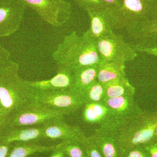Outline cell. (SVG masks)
I'll return each instance as SVG.
<instances>
[{
	"mask_svg": "<svg viewBox=\"0 0 157 157\" xmlns=\"http://www.w3.org/2000/svg\"><path fill=\"white\" fill-rule=\"evenodd\" d=\"M105 103L117 120L121 123L129 120L142 111L133 96L107 98Z\"/></svg>",
	"mask_w": 157,
	"mask_h": 157,
	"instance_id": "2e32d148",
	"label": "cell"
},
{
	"mask_svg": "<svg viewBox=\"0 0 157 157\" xmlns=\"http://www.w3.org/2000/svg\"><path fill=\"white\" fill-rule=\"evenodd\" d=\"M26 87L30 100L66 115L75 112L85 104L82 95L73 89L38 90Z\"/></svg>",
	"mask_w": 157,
	"mask_h": 157,
	"instance_id": "277c9868",
	"label": "cell"
},
{
	"mask_svg": "<svg viewBox=\"0 0 157 157\" xmlns=\"http://www.w3.org/2000/svg\"><path fill=\"white\" fill-rule=\"evenodd\" d=\"M82 118L86 123L101 126L112 124L118 121L106 103H85L83 105Z\"/></svg>",
	"mask_w": 157,
	"mask_h": 157,
	"instance_id": "9a60e30c",
	"label": "cell"
},
{
	"mask_svg": "<svg viewBox=\"0 0 157 157\" xmlns=\"http://www.w3.org/2000/svg\"><path fill=\"white\" fill-rule=\"evenodd\" d=\"M14 63L11 60L9 51L0 43V80L11 70Z\"/></svg>",
	"mask_w": 157,
	"mask_h": 157,
	"instance_id": "cb8c5ba5",
	"label": "cell"
},
{
	"mask_svg": "<svg viewBox=\"0 0 157 157\" xmlns=\"http://www.w3.org/2000/svg\"><path fill=\"white\" fill-rule=\"evenodd\" d=\"M150 157H157V138L143 145Z\"/></svg>",
	"mask_w": 157,
	"mask_h": 157,
	"instance_id": "f1b7e54d",
	"label": "cell"
},
{
	"mask_svg": "<svg viewBox=\"0 0 157 157\" xmlns=\"http://www.w3.org/2000/svg\"><path fill=\"white\" fill-rule=\"evenodd\" d=\"M157 112L142 111L136 116L119 124L117 134L122 152L143 146L155 139Z\"/></svg>",
	"mask_w": 157,
	"mask_h": 157,
	"instance_id": "7a4b0ae2",
	"label": "cell"
},
{
	"mask_svg": "<svg viewBox=\"0 0 157 157\" xmlns=\"http://www.w3.org/2000/svg\"><path fill=\"white\" fill-rule=\"evenodd\" d=\"M64 115L61 111L50 109L30 100L7 119L5 127L42 125L49 121L63 119Z\"/></svg>",
	"mask_w": 157,
	"mask_h": 157,
	"instance_id": "8992f818",
	"label": "cell"
},
{
	"mask_svg": "<svg viewBox=\"0 0 157 157\" xmlns=\"http://www.w3.org/2000/svg\"><path fill=\"white\" fill-rule=\"evenodd\" d=\"M107 99L121 96H133L135 87L130 83L126 77L116 79L104 85Z\"/></svg>",
	"mask_w": 157,
	"mask_h": 157,
	"instance_id": "ffe728a7",
	"label": "cell"
},
{
	"mask_svg": "<svg viewBox=\"0 0 157 157\" xmlns=\"http://www.w3.org/2000/svg\"><path fill=\"white\" fill-rule=\"evenodd\" d=\"M44 139L43 129L40 127H6L0 131V141L11 144L15 142H36Z\"/></svg>",
	"mask_w": 157,
	"mask_h": 157,
	"instance_id": "4fadbf2b",
	"label": "cell"
},
{
	"mask_svg": "<svg viewBox=\"0 0 157 157\" xmlns=\"http://www.w3.org/2000/svg\"><path fill=\"white\" fill-rule=\"evenodd\" d=\"M119 123L101 126L92 135L103 157H122L117 138V128Z\"/></svg>",
	"mask_w": 157,
	"mask_h": 157,
	"instance_id": "8fae6325",
	"label": "cell"
},
{
	"mask_svg": "<svg viewBox=\"0 0 157 157\" xmlns=\"http://www.w3.org/2000/svg\"><path fill=\"white\" fill-rule=\"evenodd\" d=\"M52 57L57 67L67 68L73 72L101 62L96 41L84 35L78 36L76 31L64 37Z\"/></svg>",
	"mask_w": 157,
	"mask_h": 157,
	"instance_id": "6da1fadb",
	"label": "cell"
},
{
	"mask_svg": "<svg viewBox=\"0 0 157 157\" xmlns=\"http://www.w3.org/2000/svg\"><path fill=\"white\" fill-rule=\"evenodd\" d=\"M96 43L101 62L125 63L134 60L137 56L132 44L126 42L122 35L114 32L97 39Z\"/></svg>",
	"mask_w": 157,
	"mask_h": 157,
	"instance_id": "ba28073f",
	"label": "cell"
},
{
	"mask_svg": "<svg viewBox=\"0 0 157 157\" xmlns=\"http://www.w3.org/2000/svg\"><path fill=\"white\" fill-rule=\"evenodd\" d=\"M29 88L38 90H67L73 89V72L67 68L58 67L56 75L48 80L29 81L25 80Z\"/></svg>",
	"mask_w": 157,
	"mask_h": 157,
	"instance_id": "5bb4252c",
	"label": "cell"
},
{
	"mask_svg": "<svg viewBox=\"0 0 157 157\" xmlns=\"http://www.w3.org/2000/svg\"><path fill=\"white\" fill-rule=\"evenodd\" d=\"M122 157H150L143 146H137L124 151Z\"/></svg>",
	"mask_w": 157,
	"mask_h": 157,
	"instance_id": "83f0119b",
	"label": "cell"
},
{
	"mask_svg": "<svg viewBox=\"0 0 157 157\" xmlns=\"http://www.w3.org/2000/svg\"><path fill=\"white\" fill-rule=\"evenodd\" d=\"M118 10L122 29L131 37L140 26L157 18L155 0H124Z\"/></svg>",
	"mask_w": 157,
	"mask_h": 157,
	"instance_id": "5b68a950",
	"label": "cell"
},
{
	"mask_svg": "<svg viewBox=\"0 0 157 157\" xmlns=\"http://www.w3.org/2000/svg\"><path fill=\"white\" fill-rule=\"evenodd\" d=\"M107 6L119 9L122 6L124 0H101Z\"/></svg>",
	"mask_w": 157,
	"mask_h": 157,
	"instance_id": "4dcf8cb0",
	"label": "cell"
},
{
	"mask_svg": "<svg viewBox=\"0 0 157 157\" xmlns=\"http://www.w3.org/2000/svg\"><path fill=\"white\" fill-rule=\"evenodd\" d=\"M52 152L51 154L48 157H67L63 150L61 146L60 143L59 144V146Z\"/></svg>",
	"mask_w": 157,
	"mask_h": 157,
	"instance_id": "1f68e13d",
	"label": "cell"
},
{
	"mask_svg": "<svg viewBox=\"0 0 157 157\" xmlns=\"http://www.w3.org/2000/svg\"><path fill=\"white\" fill-rule=\"evenodd\" d=\"M6 121L3 115L2 110L0 103V131L6 126Z\"/></svg>",
	"mask_w": 157,
	"mask_h": 157,
	"instance_id": "d6a6232c",
	"label": "cell"
},
{
	"mask_svg": "<svg viewBox=\"0 0 157 157\" xmlns=\"http://www.w3.org/2000/svg\"><path fill=\"white\" fill-rule=\"evenodd\" d=\"M77 5L78 8L83 11H95L102 9L107 6L101 0H72Z\"/></svg>",
	"mask_w": 157,
	"mask_h": 157,
	"instance_id": "484cf974",
	"label": "cell"
},
{
	"mask_svg": "<svg viewBox=\"0 0 157 157\" xmlns=\"http://www.w3.org/2000/svg\"><path fill=\"white\" fill-rule=\"evenodd\" d=\"M18 70L19 66L15 62L0 80V103L6 122L12 113L30 101L25 80L19 76Z\"/></svg>",
	"mask_w": 157,
	"mask_h": 157,
	"instance_id": "3957f363",
	"label": "cell"
},
{
	"mask_svg": "<svg viewBox=\"0 0 157 157\" xmlns=\"http://www.w3.org/2000/svg\"><path fill=\"white\" fill-rule=\"evenodd\" d=\"M84 138L66 140L60 143L67 157H86L82 144Z\"/></svg>",
	"mask_w": 157,
	"mask_h": 157,
	"instance_id": "603a6c76",
	"label": "cell"
},
{
	"mask_svg": "<svg viewBox=\"0 0 157 157\" xmlns=\"http://www.w3.org/2000/svg\"><path fill=\"white\" fill-rule=\"evenodd\" d=\"M98 65L80 68L73 72V89L81 94L86 89L97 80Z\"/></svg>",
	"mask_w": 157,
	"mask_h": 157,
	"instance_id": "d6986e66",
	"label": "cell"
},
{
	"mask_svg": "<svg viewBox=\"0 0 157 157\" xmlns=\"http://www.w3.org/2000/svg\"><path fill=\"white\" fill-rule=\"evenodd\" d=\"M119 9L110 6L86 12L90 20V26L83 35L96 41L101 37L123 29Z\"/></svg>",
	"mask_w": 157,
	"mask_h": 157,
	"instance_id": "9c48e42d",
	"label": "cell"
},
{
	"mask_svg": "<svg viewBox=\"0 0 157 157\" xmlns=\"http://www.w3.org/2000/svg\"><path fill=\"white\" fill-rule=\"evenodd\" d=\"M82 144L86 157H103L91 135L86 136L82 140Z\"/></svg>",
	"mask_w": 157,
	"mask_h": 157,
	"instance_id": "4316f807",
	"label": "cell"
},
{
	"mask_svg": "<svg viewBox=\"0 0 157 157\" xmlns=\"http://www.w3.org/2000/svg\"><path fill=\"white\" fill-rule=\"evenodd\" d=\"M85 104L103 103L106 101V92L104 84L98 80L94 82L82 93Z\"/></svg>",
	"mask_w": 157,
	"mask_h": 157,
	"instance_id": "44dd1931",
	"label": "cell"
},
{
	"mask_svg": "<svg viewBox=\"0 0 157 157\" xmlns=\"http://www.w3.org/2000/svg\"><path fill=\"white\" fill-rule=\"evenodd\" d=\"M155 1H157V0H155Z\"/></svg>",
	"mask_w": 157,
	"mask_h": 157,
	"instance_id": "e575fe53",
	"label": "cell"
},
{
	"mask_svg": "<svg viewBox=\"0 0 157 157\" xmlns=\"http://www.w3.org/2000/svg\"><path fill=\"white\" fill-rule=\"evenodd\" d=\"M44 139L66 140L82 139L86 137L84 132L78 126L66 123L63 119L49 121L42 125Z\"/></svg>",
	"mask_w": 157,
	"mask_h": 157,
	"instance_id": "7c38bea8",
	"label": "cell"
},
{
	"mask_svg": "<svg viewBox=\"0 0 157 157\" xmlns=\"http://www.w3.org/2000/svg\"><path fill=\"white\" fill-rule=\"evenodd\" d=\"M125 63L115 62H101L98 64L97 80L104 85L116 79L126 77Z\"/></svg>",
	"mask_w": 157,
	"mask_h": 157,
	"instance_id": "e0dca14e",
	"label": "cell"
},
{
	"mask_svg": "<svg viewBox=\"0 0 157 157\" xmlns=\"http://www.w3.org/2000/svg\"><path fill=\"white\" fill-rule=\"evenodd\" d=\"M26 9L19 0H0V38L9 36L18 30Z\"/></svg>",
	"mask_w": 157,
	"mask_h": 157,
	"instance_id": "30bf717a",
	"label": "cell"
},
{
	"mask_svg": "<svg viewBox=\"0 0 157 157\" xmlns=\"http://www.w3.org/2000/svg\"><path fill=\"white\" fill-rule=\"evenodd\" d=\"M132 45L137 53H146L157 57V34L141 37Z\"/></svg>",
	"mask_w": 157,
	"mask_h": 157,
	"instance_id": "7402d4cb",
	"label": "cell"
},
{
	"mask_svg": "<svg viewBox=\"0 0 157 157\" xmlns=\"http://www.w3.org/2000/svg\"><path fill=\"white\" fill-rule=\"evenodd\" d=\"M48 24L59 27L71 19L72 4L67 0H19Z\"/></svg>",
	"mask_w": 157,
	"mask_h": 157,
	"instance_id": "52a82bcc",
	"label": "cell"
},
{
	"mask_svg": "<svg viewBox=\"0 0 157 157\" xmlns=\"http://www.w3.org/2000/svg\"><path fill=\"white\" fill-rule=\"evenodd\" d=\"M11 144L7 157H29L37 153L53 151L59 146V144L45 146L36 142H15Z\"/></svg>",
	"mask_w": 157,
	"mask_h": 157,
	"instance_id": "ac0fdd59",
	"label": "cell"
},
{
	"mask_svg": "<svg viewBox=\"0 0 157 157\" xmlns=\"http://www.w3.org/2000/svg\"><path fill=\"white\" fill-rule=\"evenodd\" d=\"M153 34H157V18L140 26L132 37L136 41L141 37Z\"/></svg>",
	"mask_w": 157,
	"mask_h": 157,
	"instance_id": "d4e9b609",
	"label": "cell"
},
{
	"mask_svg": "<svg viewBox=\"0 0 157 157\" xmlns=\"http://www.w3.org/2000/svg\"><path fill=\"white\" fill-rule=\"evenodd\" d=\"M11 144L0 141V157H7L11 147Z\"/></svg>",
	"mask_w": 157,
	"mask_h": 157,
	"instance_id": "f546056e",
	"label": "cell"
},
{
	"mask_svg": "<svg viewBox=\"0 0 157 157\" xmlns=\"http://www.w3.org/2000/svg\"><path fill=\"white\" fill-rule=\"evenodd\" d=\"M155 139H157V126L156 128L155 131Z\"/></svg>",
	"mask_w": 157,
	"mask_h": 157,
	"instance_id": "836d02e7",
	"label": "cell"
}]
</instances>
